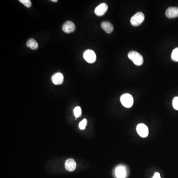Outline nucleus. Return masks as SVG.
I'll list each match as a JSON object with an SVG mask.
<instances>
[{
    "mask_svg": "<svg viewBox=\"0 0 178 178\" xmlns=\"http://www.w3.org/2000/svg\"><path fill=\"white\" fill-rule=\"evenodd\" d=\"M83 57L84 60L90 64H93L95 62L97 59L95 52L91 50H87L85 51L83 53Z\"/></svg>",
    "mask_w": 178,
    "mask_h": 178,
    "instance_id": "nucleus-4",
    "label": "nucleus"
},
{
    "mask_svg": "<svg viewBox=\"0 0 178 178\" xmlns=\"http://www.w3.org/2000/svg\"><path fill=\"white\" fill-rule=\"evenodd\" d=\"M19 1L23 4L27 8H30L32 5L31 2L30 0H19Z\"/></svg>",
    "mask_w": 178,
    "mask_h": 178,
    "instance_id": "nucleus-16",
    "label": "nucleus"
},
{
    "mask_svg": "<svg viewBox=\"0 0 178 178\" xmlns=\"http://www.w3.org/2000/svg\"><path fill=\"white\" fill-rule=\"evenodd\" d=\"M153 178H161V177H160V175L159 173H158V172H157V173H155L154 174V176L153 177Z\"/></svg>",
    "mask_w": 178,
    "mask_h": 178,
    "instance_id": "nucleus-19",
    "label": "nucleus"
},
{
    "mask_svg": "<svg viewBox=\"0 0 178 178\" xmlns=\"http://www.w3.org/2000/svg\"><path fill=\"white\" fill-rule=\"evenodd\" d=\"M26 44L28 48H30L32 50H37L38 48V44L34 39L31 38L28 40Z\"/></svg>",
    "mask_w": 178,
    "mask_h": 178,
    "instance_id": "nucleus-13",
    "label": "nucleus"
},
{
    "mask_svg": "<svg viewBox=\"0 0 178 178\" xmlns=\"http://www.w3.org/2000/svg\"><path fill=\"white\" fill-rule=\"evenodd\" d=\"M75 28L76 27L75 24L70 21L65 22L62 26V30L66 33H70L74 32Z\"/></svg>",
    "mask_w": 178,
    "mask_h": 178,
    "instance_id": "nucleus-6",
    "label": "nucleus"
},
{
    "mask_svg": "<svg viewBox=\"0 0 178 178\" xmlns=\"http://www.w3.org/2000/svg\"><path fill=\"white\" fill-rule=\"evenodd\" d=\"M137 131L141 137H145L149 135V129L144 124H139L137 127Z\"/></svg>",
    "mask_w": 178,
    "mask_h": 178,
    "instance_id": "nucleus-5",
    "label": "nucleus"
},
{
    "mask_svg": "<svg viewBox=\"0 0 178 178\" xmlns=\"http://www.w3.org/2000/svg\"><path fill=\"white\" fill-rule=\"evenodd\" d=\"M52 1L54 2H57V0H52Z\"/></svg>",
    "mask_w": 178,
    "mask_h": 178,
    "instance_id": "nucleus-20",
    "label": "nucleus"
},
{
    "mask_svg": "<svg viewBox=\"0 0 178 178\" xmlns=\"http://www.w3.org/2000/svg\"><path fill=\"white\" fill-rule=\"evenodd\" d=\"M127 172L125 167L119 166L115 170V175L117 178H125L126 177Z\"/></svg>",
    "mask_w": 178,
    "mask_h": 178,
    "instance_id": "nucleus-11",
    "label": "nucleus"
},
{
    "mask_svg": "<svg viewBox=\"0 0 178 178\" xmlns=\"http://www.w3.org/2000/svg\"><path fill=\"white\" fill-rule=\"evenodd\" d=\"M65 167L67 170L70 172H72L76 169V163L73 159H68L65 162Z\"/></svg>",
    "mask_w": 178,
    "mask_h": 178,
    "instance_id": "nucleus-10",
    "label": "nucleus"
},
{
    "mask_svg": "<svg viewBox=\"0 0 178 178\" xmlns=\"http://www.w3.org/2000/svg\"><path fill=\"white\" fill-rule=\"evenodd\" d=\"M64 75L61 73H56L52 77V83L56 85L62 84L64 82Z\"/></svg>",
    "mask_w": 178,
    "mask_h": 178,
    "instance_id": "nucleus-9",
    "label": "nucleus"
},
{
    "mask_svg": "<svg viewBox=\"0 0 178 178\" xmlns=\"http://www.w3.org/2000/svg\"><path fill=\"white\" fill-rule=\"evenodd\" d=\"M129 59L134 62L135 65L137 66L141 65L144 62V59L141 54L135 52V51H131L129 52L128 55Z\"/></svg>",
    "mask_w": 178,
    "mask_h": 178,
    "instance_id": "nucleus-1",
    "label": "nucleus"
},
{
    "mask_svg": "<svg viewBox=\"0 0 178 178\" xmlns=\"http://www.w3.org/2000/svg\"><path fill=\"white\" fill-rule=\"evenodd\" d=\"M173 106L175 110H178V97H175L173 99Z\"/></svg>",
    "mask_w": 178,
    "mask_h": 178,
    "instance_id": "nucleus-17",
    "label": "nucleus"
},
{
    "mask_svg": "<svg viewBox=\"0 0 178 178\" xmlns=\"http://www.w3.org/2000/svg\"><path fill=\"white\" fill-rule=\"evenodd\" d=\"M171 58L173 61L178 62V48L173 50L171 55Z\"/></svg>",
    "mask_w": 178,
    "mask_h": 178,
    "instance_id": "nucleus-14",
    "label": "nucleus"
},
{
    "mask_svg": "<svg viewBox=\"0 0 178 178\" xmlns=\"http://www.w3.org/2000/svg\"><path fill=\"white\" fill-rule=\"evenodd\" d=\"M101 27L108 34L112 32L114 29L113 25L109 21H103L101 23Z\"/></svg>",
    "mask_w": 178,
    "mask_h": 178,
    "instance_id": "nucleus-12",
    "label": "nucleus"
},
{
    "mask_svg": "<svg viewBox=\"0 0 178 178\" xmlns=\"http://www.w3.org/2000/svg\"><path fill=\"white\" fill-rule=\"evenodd\" d=\"M74 115H75L76 118H78V117H80L81 116L82 114V111L81 108L79 106H77L75 107L74 109Z\"/></svg>",
    "mask_w": 178,
    "mask_h": 178,
    "instance_id": "nucleus-15",
    "label": "nucleus"
},
{
    "mask_svg": "<svg viewBox=\"0 0 178 178\" xmlns=\"http://www.w3.org/2000/svg\"><path fill=\"white\" fill-rule=\"evenodd\" d=\"M107 9L108 6L106 4V3H102L95 8V13L96 15L101 17L104 15L106 13Z\"/></svg>",
    "mask_w": 178,
    "mask_h": 178,
    "instance_id": "nucleus-7",
    "label": "nucleus"
},
{
    "mask_svg": "<svg viewBox=\"0 0 178 178\" xmlns=\"http://www.w3.org/2000/svg\"><path fill=\"white\" fill-rule=\"evenodd\" d=\"M166 16L169 18H174L178 17V8L169 7L167 9L165 13Z\"/></svg>",
    "mask_w": 178,
    "mask_h": 178,
    "instance_id": "nucleus-8",
    "label": "nucleus"
},
{
    "mask_svg": "<svg viewBox=\"0 0 178 178\" xmlns=\"http://www.w3.org/2000/svg\"><path fill=\"white\" fill-rule=\"evenodd\" d=\"M87 125V120L86 119H84L81 122H80L79 123V128L81 130H84L86 127Z\"/></svg>",
    "mask_w": 178,
    "mask_h": 178,
    "instance_id": "nucleus-18",
    "label": "nucleus"
},
{
    "mask_svg": "<svg viewBox=\"0 0 178 178\" xmlns=\"http://www.w3.org/2000/svg\"><path fill=\"white\" fill-rule=\"evenodd\" d=\"M121 103L126 108H130L132 106L134 103V99L129 94H125L120 98Z\"/></svg>",
    "mask_w": 178,
    "mask_h": 178,
    "instance_id": "nucleus-3",
    "label": "nucleus"
},
{
    "mask_svg": "<svg viewBox=\"0 0 178 178\" xmlns=\"http://www.w3.org/2000/svg\"><path fill=\"white\" fill-rule=\"evenodd\" d=\"M145 20V15L141 12H138L131 18V24L134 26H137L143 22Z\"/></svg>",
    "mask_w": 178,
    "mask_h": 178,
    "instance_id": "nucleus-2",
    "label": "nucleus"
}]
</instances>
